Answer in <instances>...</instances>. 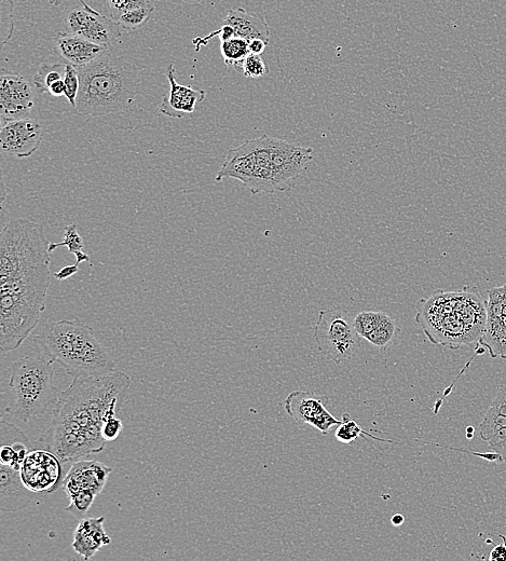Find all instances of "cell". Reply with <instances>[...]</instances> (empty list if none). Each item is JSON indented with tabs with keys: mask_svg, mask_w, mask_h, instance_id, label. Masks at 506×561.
<instances>
[{
	"mask_svg": "<svg viewBox=\"0 0 506 561\" xmlns=\"http://www.w3.org/2000/svg\"><path fill=\"white\" fill-rule=\"evenodd\" d=\"M130 385V377L122 372L74 378L60 393L50 427L40 441L62 463L101 453L107 443L102 436L103 424L116 415Z\"/></svg>",
	"mask_w": 506,
	"mask_h": 561,
	"instance_id": "6da1fadb",
	"label": "cell"
},
{
	"mask_svg": "<svg viewBox=\"0 0 506 561\" xmlns=\"http://www.w3.org/2000/svg\"><path fill=\"white\" fill-rule=\"evenodd\" d=\"M49 245L38 223L18 218L6 224L0 237V295L47 297Z\"/></svg>",
	"mask_w": 506,
	"mask_h": 561,
	"instance_id": "7a4b0ae2",
	"label": "cell"
},
{
	"mask_svg": "<svg viewBox=\"0 0 506 561\" xmlns=\"http://www.w3.org/2000/svg\"><path fill=\"white\" fill-rule=\"evenodd\" d=\"M416 323L435 346L458 349L480 341L487 324L486 301L475 286L437 291L419 300Z\"/></svg>",
	"mask_w": 506,
	"mask_h": 561,
	"instance_id": "3957f363",
	"label": "cell"
},
{
	"mask_svg": "<svg viewBox=\"0 0 506 561\" xmlns=\"http://www.w3.org/2000/svg\"><path fill=\"white\" fill-rule=\"evenodd\" d=\"M77 68L80 77L77 114L103 117L127 111L138 97L140 68L111 49Z\"/></svg>",
	"mask_w": 506,
	"mask_h": 561,
	"instance_id": "277c9868",
	"label": "cell"
},
{
	"mask_svg": "<svg viewBox=\"0 0 506 561\" xmlns=\"http://www.w3.org/2000/svg\"><path fill=\"white\" fill-rule=\"evenodd\" d=\"M44 354L73 378L97 377L115 372L116 362L90 326L76 321L54 322L34 338Z\"/></svg>",
	"mask_w": 506,
	"mask_h": 561,
	"instance_id": "5b68a950",
	"label": "cell"
},
{
	"mask_svg": "<svg viewBox=\"0 0 506 561\" xmlns=\"http://www.w3.org/2000/svg\"><path fill=\"white\" fill-rule=\"evenodd\" d=\"M54 362L46 355H30L11 366L8 413L21 422L43 417L56 407L59 392L53 385Z\"/></svg>",
	"mask_w": 506,
	"mask_h": 561,
	"instance_id": "8992f818",
	"label": "cell"
},
{
	"mask_svg": "<svg viewBox=\"0 0 506 561\" xmlns=\"http://www.w3.org/2000/svg\"><path fill=\"white\" fill-rule=\"evenodd\" d=\"M314 340L320 352L336 364L354 358L361 347V336L355 331L353 319L340 308L320 311Z\"/></svg>",
	"mask_w": 506,
	"mask_h": 561,
	"instance_id": "52a82bcc",
	"label": "cell"
},
{
	"mask_svg": "<svg viewBox=\"0 0 506 561\" xmlns=\"http://www.w3.org/2000/svg\"><path fill=\"white\" fill-rule=\"evenodd\" d=\"M330 398L309 391H294L287 396L284 404L285 412L300 426H310L327 435L332 428L341 422L327 410Z\"/></svg>",
	"mask_w": 506,
	"mask_h": 561,
	"instance_id": "ba28073f",
	"label": "cell"
},
{
	"mask_svg": "<svg viewBox=\"0 0 506 561\" xmlns=\"http://www.w3.org/2000/svg\"><path fill=\"white\" fill-rule=\"evenodd\" d=\"M65 22L68 33L109 48L122 35L121 26L117 21L106 18L91 7H75L68 10Z\"/></svg>",
	"mask_w": 506,
	"mask_h": 561,
	"instance_id": "9c48e42d",
	"label": "cell"
},
{
	"mask_svg": "<svg viewBox=\"0 0 506 561\" xmlns=\"http://www.w3.org/2000/svg\"><path fill=\"white\" fill-rule=\"evenodd\" d=\"M35 90L23 76L3 71L0 76V116L3 123L29 117L35 106Z\"/></svg>",
	"mask_w": 506,
	"mask_h": 561,
	"instance_id": "30bf717a",
	"label": "cell"
},
{
	"mask_svg": "<svg viewBox=\"0 0 506 561\" xmlns=\"http://www.w3.org/2000/svg\"><path fill=\"white\" fill-rule=\"evenodd\" d=\"M60 459L49 450H33L21 467L24 484L36 494H51L60 486Z\"/></svg>",
	"mask_w": 506,
	"mask_h": 561,
	"instance_id": "8fae6325",
	"label": "cell"
},
{
	"mask_svg": "<svg viewBox=\"0 0 506 561\" xmlns=\"http://www.w3.org/2000/svg\"><path fill=\"white\" fill-rule=\"evenodd\" d=\"M44 126L33 118H22L3 123L0 143L5 153L19 159L29 158L44 140Z\"/></svg>",
	"mask_w": 506,
	"mask_h": 561,
	"instance_id": "7c38bea8",
	"label": "cell"
},
{
	"mask_svg": "<svg viewBox=\"0 0 506 561\" xmlns=\"http://www.w3.org/2000/svg\"><path fill=\"white\" fill-rule=\"evenodd\" d=\"M166 75L170 82V92L162 99L159 107L160 113L175 119H182L186 115L193 114L196 106L207 98L208 92L180 85L175 79L174 64L169 65Z\"/></svg>",
	"mask_w": 506,
	"mask_h": 561,
	"instance_id": "4fadbf2b",
	"label": "cell"
},
{
	"mask_svg": "<svg viewBox=\"0 0 506 561\" xmlns=\"http://www.w3.org/2000/svg\"><path fill=\"white\" fill-rule=\"evenodd\" d=\"M112 469L98 461L82 460L73 464L63 481V488L68 498L80 490L89 489L94 494H101Z\"/></svg>",
	"mask_w": 506,
	"mask_h": 561,
	"instance_id": "5bb4252c",
	"label": "cell"
},
{
	"mask_svg": "<svg viewBox=\"0 0 506 561\" xmlns=\"http://www.w3.org/2000/svg\"><path fill=\"white\" fill-rule=\"evenodd\" d=\"M35 497L36 492L24 484L20 470L0 463V510L5 513L25 510Z\"/></svg>",
	"mask_w": 506,
	"mask_h": 561,
	"instance_id": "9a60e30c",
	"label": "cell"
},
{
	"mask_svg": "<svg viewBox=\"0 0 506 561\" xmlns=\"http://www.w3.org/2000/svg\"><path fill=\"white\" fill-rule=\"evenodd\" d=\"M104 516L82 518L74 533L73 547L77 554L88 560L103 546L111 544L112 539L104 529Z\"/></svg>",
	"mask_w": 506,
	"mask_h": 561,
	"instance_id": "2e32d148",
	"label": "cell"
},
{
	"mask_svg": "<svg viewBox=\"0 0 506 561\" xmlns=\"http://www.w3.org/2000/svg\"><path fill=\"white\" fill-rule=\"evenodd\" d=\"M59 56L76 67L85 66L103 56L109 47L91 43V41L72 33H61L56 41Z\"/></svg>",
	"mask_w": 506,
	"mask_h": 561,
	"instance_id": "e0dca14e",
	"label": "cell"
},
{
	"mask_svg": "<svg viewBox=\"0 0 506 561\" xmlns=\"http://www.w3.org/2000/svg\"><path fill=\"white\" fill-rule=\"evenodd\" d=\"M234 29L236 37L244 38L248 41L253 39H263L269 43L270 29L265 18L253 15L245 9H232L228 12L224 20Z\"/></svg>",
	"mask_w": 506,
	"mask_h": 561,
	"instance_id": "ac0fdd59",
	"label": "cell"
},
{
	"mask_svg": "<svg viewBox=\"0 0 506 561\" xmlns=\"http://www.w3.org/2000/svg\"><path fill=\"white\" fill-rule=\"evenodd\" d=\"M480 436L489 444L491 451L498 454L502 462L506 463V417L489 407L480 426Z\"/></svg>",
	"mask_w": 506,
	"mask_h": 561,
	"instance_id": "d6986e66",
	"label": "cell"
},
{
	"mask_svg": "<svg viewBox=\"0 0 506 561\" xmlns=\"http://www.w3.org/2000/svg\"><path fill=\"white\" fill-rule=\"evenodd\" d=\"M489 351L492 359L506 360V314L497 318H487L485 333L478 341Z\"/></svg>",
	"mask_w": 506,
	"mask_h": 561,
	"instance_id": "ffe728a7",
	"label": "cell"
},
{
	"mask_svg": "<svg viewBox=\"0 0 506 561\" xmlns=\"http://www.w3.org/2000/svg\"><path fill=\"white\" fill-rule=\"evenodd\" d=\"M221 52L225 64L242 73L243 62L250 54L249 41L241 37L223 41Z\"/></svg>",
	"mask_w": 506,
	"mask_h": 561,
	"instance_id": "44dd1931",
	"label": "cell"
},
{
	"mask_svg": "<svg viewBox=\"0 0 506 561\" xmlns=\"http://www.w3.org/2000/svg\"><path fill=\"white\" fill-rule=\"evenodd\" d=\"M341 421L343 422L339 424L335 432L336 439L341 443L352 444L358 439H360V437H362V439L364 440H366L368 437V439H372L378 442L398 444L390 440L379 439V437H376L375 435L366 432L365 430L362 429V427L359 426L357 422L351 419L349 414H344L343 420Z\"/></svg>",
	"mask_w": 506,
	"mask_h": 561,
	"instance_id": "7402d4cb",
	"label": "cell"
},
{
	"mask_svg": "<svg viewBox=\"0 0 506 561\" xmlns=\"http://www.w3.org/2000/svg\"><path fill=\"white\" fill-rule=\"evenodd\" d=\"M400 327L391 319L388 314L384 313L375 330L366 337V340L379 349L388 348L393 340L398 337Z\"/></svg>",
	"mask_w": 506,
	"mask_h": 561,
	"instance_id": "603a6c76",
	"label": "cell"
},
{
	"mask_svg": "<svg viewBox=\"0 0 506 561\" xmlns=\"http://www.w3.org/2000/svg\"><path fill=\"white\" fill-rule=\"evenodd\" d=\"M65 66L66 64H41L37 74L34 76L36 91L39 94L48 93L49 88L53 84L64 79Z\"/></svg>",
	"mask_w": 506,
	"mask_h": 561,
	"instance_id": "cb8c5ba5",
	"label": "cell"
},
{
	"mask_svg": "<svg viewBox=\"0 0 506 561\" xmlns=\"http://www.w3.org/2000/svg\"><path fill=\"white\" fill-rule=\"evenodd\" d=\"M155 7L152 3L129 10L117 20L122 29L135 31L141 29L152 17Z\"/></svg>",
	"mask_w": 506,
	"mask_h": 561,
	"instance_id": "d4e9b609",
	"label": "cell"
},
{
	"mask_svg": "<svg viewBox=\"0 0 506 561\" xmlns=\"http://www.w3.org/2000/svg\"><path fill=\"white\" fill-rule=\"evenodd\" d=\"M97 496V494H94V492L89 489L80 490L77 494L68 498L71 503L67 506V508H65V511L71 513L77 518H85L84 516L91 509L95 497Z\"/></svg>",
	"mask_w": 506,
	"mask_h": 561,
	"instance_id": "484cf974",
	"label": "cell"
},
{
	"mask_svg": "<svg viewBox=\"0 0 506 561\" xmlns=\"http://www.w3.org/2000/svg\"><path fill=\"white\" fill-rule=\"evenodd\" d=\"M487 318H497L506 314V283L487 291Z\"/></svg>",
	"mask_w": 506,
	"mask_h": 561,
	"instance_id": "4316f807",
	"label": "cell"
},
{
	"mask_svg": "<svg viewBox=\"0 0 506 561\" xmlns=\"http://www.w3.org/2000/svg\"><path fill=\"white\" fill-rule=\"evenodd\" d=\"M84 239L81 238L75 224L68 225L64 229V239L62 242H50L49 251L52 253L60 246H66L68 252L76 254L84 249Z\"/></svg>",
	"mask_w": 506,
	"mask_h": 561,
	"instance_id": "83f0119b",
	"label": "cell"
},
{
	"mask_svg": "<svg viewBox=\"0 0 506 561\" xmlns=\"http://www.w3.org/2000/svg\"><path fill=\"white\" fill-rule=\"evenodd\" d=\"M384 313L381 311H363L357 314V317L353 319L355 331L358 332L361 338L366 339L375 330Z\"/></svg>",
	"mask_w": 506,
	"mask_h": 561,
	"instance_id": "f1b7e54d",
	"label": "cell"
},
{
	"mask_svg": "<svg viewBox=\"0 0 506 561\" xmlns=\"http://www.w3.org/2000/svg\"><path fill=\"white\" fill-rule=\"evenodd\" d=\"M65 98L72 105L73 108L76 107L77 98L80 90V77L78 73V68L72 64H66L65 75Z\"/></svg>",
	"mask_w": 506,
	"mask_h": 561,
	"instance_id": "f546056e",
	"label": "cell"
},
{
	"mask_svg": "<svg viewBox=\"0 0 506 561\" xmlns=\"http://www.w3.org/2000/svg\"><path fill=\"white\" fill-rule=\"evenodd\" d=\"M2 6H0V36H2V49L8 43L13 35V30H15V22H13V10H15V4L12 0H2Z\"/></svg>",
	"mask_w": 506,
	"mask_h": 561,
	"instance_id": "4dcf8cb0",
	"label": "cell"
},
{
	"mask_svg": "<svg viewBox=\"0 0 506 561\" xmlns=\"http://www.w3.org/2000/svg\"><path fill=\"white\" fill-rule=\"evenodd\" d=\"M268 73V68L261 56L249 54L243 62L242 74L246 78L258 79L263 78Z\"/></svg>",
	"mask_w": 506,
	"mask_h": 561,
	"instance_id": "1f68e13d",
	"label": "cell"
},
{
	"mask_svg": "<svg viewBox=\"0 0 506 561\" xmlns=\"http://www.w3.org/2000/svg\"><path fill=\"white\" fill-rule=\"evenodd\" d=\"M150 4L149 0H107L111 18L117 21L123 13Z\"/></svg>",
	"mask_w": 506,
	"mask_h": 561,
	"instance_id": "d6a6232c",
	"label": "cell"
},
{
	"mask_svg": "<svg viewBox=\"0 0 506 561\" xmlns=\"http://www.w3.org/2000/svg\"><path fill=\"white\" fill-rule=\"evenodd\" d=\"M123 426L116 415L109 416L103 424L102 436L106 442H114L122 432Z\"/></svg>",
	"mask_w": 506,
	"mask_h": 561,
	"instance_id": "836d02e7",
	"label": "cell"
},
{
	"mask_svg": "<svg viewBox=\"0 0 506 561\" xmlns=\"http://www.w3.org/2000/svg\"><path fill=\"white\" fill-rule=\"evenodd\" d=\"M490 407L506 417V385L500 386L497 390L496 398L492 401Z\"/></svg>",
	"mask_w": 506,
	"mask_h": 561,
	"instance_id": "e575fe53",
	"label": "cell"
},
{
	"mask_svg": "<svg viewBox=\"0 0 506 561\" xmlns=\"http://www.w3.org/2000/svg\"><path fill=\"white\" fill-rule=\"evenodd\" d=\"M78 271H79V264L76 263L75 265L66 266L62 268L59 272L54 273L53 276L59 281H64L75 276Z\"/></svg>",
	"mask_w": 506,
	"mask_h": 561,
	"instance_id": "d590c367",
	"label": "cell"
},
{
	"mask_svg": "<svg viewBox=\"0 0 506 561\" xmlns=\"http://www.w3.org/2000/svg\"><path fill=\"white\" fill-rule=\"evenodd\" d=\"M500 538L502 539L503 543L497 545L495 549L491 551L489 556V559L491 561H506V538L502 535L500 536Z\"/></svg>",
	"mask_w": 506,
	"mask_h": 561,
	"instance_id": "8d00e7d4",
	"label": "cell"
},
{
	"mask_svg": "<svg viewBox=\"0 0 506 561\" xmlns=\"http://www.w3.org/2000/svg\"><path fill=\"white\" fill-rule=\"evenodd\" d=\"M267 41L263 39H253L249 41V50L251 54H256V56H262L267 47Z\"/></svg>",
	"mask_w": 506,
	"mask_h": 561,
	"instance_id": "74e56055",
	"label": "cell"
},
{
	"mask_svg": "<svg viewBox=\"0 0 506 561\" xmlns=\"http://www.w3.org/2000/svg\"><path fill=\"white\" fill-rule=\"evenodd\" d=\"M76 258H77V263L80 265L81 263H85V262H89L90 261V256L87 255L86 253L80 251L78 253L75 254Z\"/></svg>",
	"mask_w": 506,
	"mask_h": 561,
	"instance_id": "f35d334b",
	"label": "cell"
},
{
	"mask_svg": "<svg viewBox=\"0 0 506 561\" xmlns=\"http://www.w3.org/2000/svg\"><path fill=\"white\" fill-rule=\"evenodd\" d=\"M391 522L396 527L402 526L404 523V516L400 514H396L392 517Z\"/></svg>",
	"mask_w": 506,
	"mask_h": 561,
	"instance_id": "ab89813d",
	"label": "cell"
},
{
	"mask_svg": "<svg viewBox=\"0 0 506 561\" xmlns=\"http://www.w3.org/2000/svg\"><path fill=\"white\" fill-rule=\"evenodd\" d=\"M49 4L52 6H60L62 4V0H48ZM82 7L90 8V6L84 2V0H79Z\"/></svg>",
	"mask_w": 506,
	"mask_h": 561,
	"instance_id": "60d3db41",
	"label": "cell"
},
{
	"mask_svg": "<svg viewBox=\"0 0 506 561\" xmlns=\"http://www.w3.org/2000/svg\"><path fill=\"white\" fill-rule=\"evenodd\" d=\"M474 432H475V429H474L473 427H469V428L467 429V439H468V440H472V439H473V437H474Z\"/></svg>",
	"mask_w": 506,
	"mask_h": 561,
	"instance_id": "b9f144b4",
	"label": "cell"
},
{
	"mask_svg": "<svg viewBox=\"0 0 506 561\" xmlns=\"http://www.w3.org/2000/svg\"><path fill=\"white\" fill-rule=\"evenodd\" d=\"M183 2L187 4H199L201 0H183Z\"/></svg>",
	"mask_w": 506,
	"mask_h": 561,
	"instance_id": "7bdbcfd3",
	"label": "cell"
}]
</instances>
